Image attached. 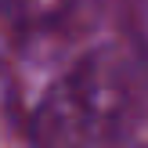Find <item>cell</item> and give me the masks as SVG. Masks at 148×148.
Wrapping results in <instances>:
<instances>
[{
    "label": "cell",
    "instance_id": "6da1fadb",
    "mask_svg": "<svg viewBox=\"0 0 148 148\" xmlns=\"http://www.w3.org/2000/svg\"><path fill=\"white\" fill-rule=\"evenodd\" d=\"M130 90L127 69L108 51L72 65L33 116V137L40 145H108L123 137L130 123Z\"/></svg>",
    "mask_w": 148,
    "mask_h": 148
},
{
    "label": "cell",
    "instance_id": "7a4b0ae2",
    "mask_svg": "<svg viewBox=\"0 0 148 148\" xmlns=\"http://www.w3.org/2000/svg\"><path fill=\"white\" fill-rule=\"evenodd\" d=\"M4 4H11V0H0V7H4Z\"/></svg>",
    "mask_w": 148,
    "mask_h": 148
}]
</instances>
